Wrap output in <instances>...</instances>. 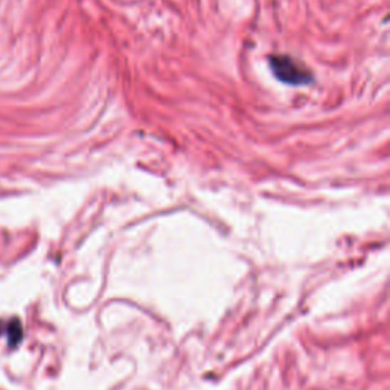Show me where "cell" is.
I'll list each match as a JSON object with an SVG mask.
<instances>
[{
	"instance_id": "cell-1",
	"label": "cell",
	"mask_w": 390,
	"mask_h": 390,
	"mask_svg": "<svg viewBox=\"0 0 390 390\" xmlns=\"http://www.w3.org/2000/svg\"><path fill=\"white\" fill-rule=\"evenodd\" d=\"M270 69L275 77L288 85H308L314 81L311 70L296 58L288 56H270Z\"/></svg>"
},
{
	"instance_id": "cell-2",
	"label": "cell",
	"mask_w": 390,
	"mask_h": 390,
	"mask_svg": "<svg viewBox=\"0 0 390 390\" xmlns=\"http://www.w3.org/2000/svg\"><path fill=\"white\" fill-rule=\"evenodd\" d=\"M9 325H11V323L0 322V335H4V334H8V331H9Z\"/></svg>"
}]
</instances>
